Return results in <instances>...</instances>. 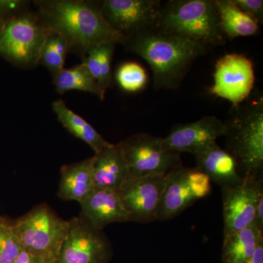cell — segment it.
Instances as JSON below:
<instances>
[{
    "label": "cell",
    "mask_w": 263,
    "mask_h": 263,
    "mask_svg": "<svg viewBox=\"0 0 263 263\" xmlns=\"http://www.w3.org/2000/svg\"><path fill=\"white\" fill-rule=\"evenodd\" d=\"M126 49L150 66L157 90L177 89L193 62L209 50L200 45L152 27L127 38Z\"/></svg>",
    "instance_id": "obj_2"
},
{
    "label": "cell",
    "mask_w": 263,
    "mask_h": 263,
    "mask_svg": "<svg viewBox=\"0 0 263 263\" xmlns=\"http://www.w3.org/2000/svg\"><path fill=\"white\" fill-rule=\"evenodd\" d=\"M247 263H263V240L259 242L253 256Z\"/></svg>",
    "instance_id": "obj_31"
},
{
    "label": "cell",
    "mask_w": 263,
    "mask_h": 263,
    "mask_svg": "<svg viewBox=\"0 0 263 263\" xmlns=\"http://www.w3.org/2000/svg\"><path fill=\"white\" fill-rule=\"evenodd\" d=\"M13 263H49L44 259L32 255V254L28 253L26 251L22 250L20 254H19L18 258L15 259Z\"/></svg>",
    "instance_id": "obj_29"
},
{
    "label": "cell",
    "mask_w": 263,
    "mask_h": 263,
    "mask_svg": "<svg viewBox=\"0 0 263 263\" xmlns=\"http://www.w3.org/2000/svg\"><path fill=\"white\" fill-rule=\"evenodd\" d=\"M162 2L160 0H104L102 13L110 27L126 39L155 27Z\"/></svg>",
    "instance_id": "obj_11"
},
{
    "label": "cell",
    "mask_w": 263,
    "mask_h": 263,
    "mask_svg": "<svg viewBox=\"0 0 263 263\" xmlns=\"http://www.w3.org/2000/svg\"><path fill=\"white\" fill-rule=\"evenodd\" d=\"M223 122L226 150L234 159L240 177H262V95L252 94L243 103L233 106Z\"/></svg>",
    "instance_id": "obj_3"
},
{
    "label": "cell",
    "mask_w": 263,
    "mask_h": 263,
    "mask_svg": "<svg viewBox=\"0 0 263 263\" xmlns=\"http://www.w3.org/2000/svg\"><path fill=\"white\" fill-rule=\"evenodd\" d=\"M119 86L127 92H138L146 87L148 76L146 70L135 62H124L116 74Z\"/></svg>",
    "instance_id": "obj_25"
},
{
    "label": "cell",
    "mask_w": 263,
    "mask_h": 263,
    "mask_svg": "<svg viewBox=\"0 0 263 263\" xmlns=\"http://www.w3.org/2000/svg\"><path fill=\"white\" fill-rule=\"evenodd\" d=\"M187 179L195 200L207 197L212 191V181L209 176L196 167L193 168L187 167Z\"/></svg>",
    "instance_id": "obj_27"
},
{
    "label": "cell",
    "mask_w": 263,
    "mask_h": 263,
    "mask_svg": "<svg viewBox=\"0 0 263 263\" xmlns=\"http://www.w3.org/2000/svg\"><path fill=\"white\" fill-rule=\"evenodd\" d=\"M93 178L95 188L118 191L129 180L125 158L118 144L111 143L94 155Z\"/></svg>",
    "instance_id": "obj_16"
},
{
    "label": "cell",
    "mask_w": 263,
    "mask_h": 263,
    "mask_svg": "<svg viewBox=\"0 0 263 263\" xmlns=\"http://www.w3.org/2000/svg\"><path fill=\"white\" fill-rule=\"evenodd\" d=\"M246 14L253 18L260 26L263 23V1L262 0H234Z\"/></svg>",
    "instance_id": "obj_28"
},
{
    "label": "cell",
    "mask_w": 263,
    "mask_h": 263,
    "mask_svg": "<svg viewBox=\"0 0 263 263\" xmlns=\"http://www.w3.org/2000/svg\"><path fill=\"white\" fill-rule=\"evenodd\" d=\"M13 222L23 250L54 263L68 233L69 221L48 204L41 203Z\"/></svg>",
    "instance_id": "obj_5"
},
{
    "label": "cell",
    "mask_w": 263,
    "mask_h": 263,
    "mask_svg": "<svg viewBox=\"0 0 263 263\" xmlns=\"http://www.w3.org/2000/svg\"><path fill=\"white\" fill-rule=\"evenodd\" d=\"M53 86L59 94L70 91H81L97 95L102 100L105 99V93L100 89L82 62L59 72L53 77Z\"/></svg>",
    "instance_id": "obj_22"
},
{
    "label": "cell",
    "mask_w": 263,
    "mask_h": 263,
    "mask_svg": "<svg viewBox=\"0 0 263 263\" xmlns=\"http://www.w3.org/2000/svg\"><path fill=\"white\" fill-rule=\"evenodd\" d=\"M263 178H245L234 186L221 188L224 237L255 222L256 209L263 194Z\"/></svg>",
    "instance_id": "obj_10"
},
{
    "label": "cell",
    "mask_w": 263,
    "mask_h": 263,
    "mask_svg": "<svg viewBox=\"0 0 263 263\" xmlns=\"http://www.w3.org/2000/svg\"><path fill=\"white\" fill-rule=\"evenodd\" d=\"M34 3L46 28L62 36L69 51L82 59L92 46L107 43L124 45L127 41L104 18L100 2L41 0Z\"/></svg>",
    "instance_id": "obj_1"
},
{
    "label": "cell",
    "mask_w": 263,
    "mask_h": 263,
    "mask_svg": "<svg viewBox=\"0 0 263 263\" xmlns=\"http://www.w3.org/2000/svg\"><path fill=\"white\" fill-rule=\"evenodd\" d=\"M0 221H1V220H0Z\"/></svg>",
    "instance_id": "obj_33"
},
{
    "label": "cell",
    "mask_w": 263,
    "mask_h": 263,
    "mask_svg": "<svg viewBox=\"0 0 263 263\" xmlns=\"http://www.w3.org/2000/svg\"><path fill=\"white\" fill-rule=\"evenodd\" d=\"M262 240L263 230L255 222L238 233L224 237L222 262L247 263Z\"/></svg>",
    "instance_id": "obj_21"
},
{
    "label": "cell",
    "mask_w": 263,
    "mask_h": 263,
    "mask_svg": "<svg viewBox=\"0 0 263 263\" xmlns=\"http://www.w3.org/2000/svg\"><path fill=\"white\" fill-rule=\"evenodd\" d=\"M255 73L252 62L239 53H227L216 62L211 92L238 106L252 94Z\"/></svg>",
    "instance_id": "obj_9"
},
{
    "label": "cell",
    "mask_w": 263,
    "mask_h": 263,
    "mask_svg": "<svg viewBox=\"0 0 263 263\" xmlns=\"http://www.w3.org/2000/svg\"><path fill=\"white\" fill-rule=\"evenodd\" d=\"M255 223L263 230V194L259 196L256 209Z\"/></svg>",
    "instance_id": "obj_30"
},
{
    "label": "cell",
    "mask_w": 263,
    "mask_h": 263,
    "mask_svg": "<svg viewBox=\"0 0 263 263\" xmlns=\"http://www.w3.org/2000/svg\"><path fill=\"white\" fill-rule=\"evenodd\" d=\"M48 33L37 13L26 8L5 22L0 36V55L23 68L36 67Z\"/></svg>",
    "instance_id": "obj_6"
},
{
    "label": "cell",
    "mask_w": 263,
    "mask_h": 263,
    "mask_svg": "<svg viewBox=\"0 0 263 263\" xmlns=\"http://www.w3.org/2000/svg\"><path fill=\"white\" fill-rule=\"evenodd\" d=\"M9 17L0 12V36H1L2 32H3V28H4L5 22Z\"/></svg>",
    "instance_id": "obj_32"
},
{
    "label": "cell",
    "mask_w": 263,
    "mask_h": 263,
    "mask_svg": "<svg viewBox=\"0 0 263 263\" xmlns=\"http://www.w3.org/2000/svg\"><path fill=\"white\" fill-rule=\"evenodd\" d=\"M224 133V122L214 116H206L195 122L176 124L162 138V145L170 152L195 156L216 143V139Z\"/></svg>",
    "instance_id": "obj_13"
},
{
    "label": "cell",
    "mask_w": 263,
    "mask_h": 263,
    "mask_svg": "<svg viewBox=\"0 0 263 263\" xmlns=\"http://www.w3.org/2000/svg\"><path fill=\"white\" fill-rule=\"evenodd\" d=\"M196 167L221 188L234 186L243 181L233 157L215 143L195 155Z\"/></svg>",
    "instance_id": "obj_15"
},
{
    "label": "cell",
    "mask_w": 263,
    "mask_h": 263,
    "mask_svg": "<svg viewBox=\"0 0 263 263\" xmlns=\"http://www.w3.org/2000/svg\"><path fill=\"white\" fill-rule=\"evenodd\" d=\"M166 176L129 179L118 190L129 221L150 223L158 220Z\"/></svg>",
    "instance_id": "obj_12"
},
{
    "label": "cell",
    "mask_w": 263,
    "mask_h": 263,
    "mask_svg": "<svg viewBox=\"0 0 263 263\" xmlns=\"http://www.w3.org/2000/svg\"><path fill=\"white\" fill-rule=\"evenodd\" d=\"M221 32L227 39L255 35L259 25L240 9L234 0H215Z\"/></svg>",
    "instance_id": "obj_20"
},
{
    "label": "cell",
    "mask_w": 263,
    "mask_h": 263,
    "mask_svg": "<svg viewBox=\"0 0 263 263\" xmlns=\"http://www.w3.org/2000/svg\"><path fill=\"white\" fill-rule=\"evenodd\" d=\"M67 52L68 46L65 39L56 32H49L43 45L38 65L44 66L55 77L65 69Z\"/></svg>",
    "instance_id": "obj_24"
},
{
    "label": "cell",
    "mask_w": 263,
    "mask_h": 263,
    "mask_svg": "<svg viewBox=\"0 0 263 263\" xmlns=\"http://www.w3.org/2000/svg\"><path fill=\"white\" fill-rule=\"evenodd\" d=\"M52 109L59 122L71 135L84 142L98 154L111 144L107 141L89 122L71 110L62 100H55Z\"/></svg>",
    "instance_id": "obj_19"
},
{
    "label": "cell",
    "mask_w": 263,
    "mask_h": 263,
    "mask_svg": "<svg viewBox=\"0 0 263 263\" xmlns=\"http://www.w3.org/2000/svg\"><path fill=\"white\" fill-rule=\"evenodd\" d=\"M196 201L189 184L187 167L181 166L165 176L158 220L174 219Z\"/></svg>",
    "instance_id": "obj_17"
},
{
    "label": "cell",
    "mask_w": 263,
    "mask_h": 263,
    "mask_svg": "<svg viewBox=\"0 0 263 263\" xmlns=\"http://www.w3.org/2000/svg\"><path fill=\"white\" fill-rule=\"evenodd\" d=\"M118 144L125 158L129 180L149 176H167L182 165L181 155L166 150L162 138L137 133Z\"/></svg>",
    "instance_id": "obj_7"
},
{
    "label": "cell",
    "mask_w": 263,
    "mask_h": 263,
    "mask_svg": "<svg viewBox=\"0 0 263 263\" xmlns=\"http://www.w3.org/2000/svg\"><path fill=\"white\" fill-rule=\"evenodd\" d=\"M95 157L65 164L60 169L58 197L64 201L82 202L95 189L93 178Z\"/></svg>",
    "instance_id": "obj_18"
},
{
    "label": "cell",
    "mask_w": 263,
    "mask_h": 263,
    "mask_svg": "<svg viewBox=\"0 0 263 263\" xmlns=\"http://www.w3.org/2000/svg\"><path fill=\"white\" fill-rule=\"evenodd\" d=\"M155 27L208 50L226 43L215 0H170L162 3Z\"/></svg>",
    "instance_id": "obj_4"
},
{
    "label": "cell",
    "mask_w": 263,
    "mask_h": 263,
    "mask_svg": "<svg viewBox=\"0 0 263 263\" xmlns=\"http://www.w3.org/2000/svg\"><path fill=\"white\" fill-rule=\"evenodd\" d=\"M80 205L79 216L97 229L103 230L112 223L129 221L116 190L95 188Z\"/></svg>",
    "instance_id": "obj_14"
},
{
    "label": "cell",
    "mask_w": 263,
    "mask_h": 263,
    "mask_svg": "<svg viewBox=\"0 0 263 263\" xmlns=\"http://www.w3.org/2000/svg\"><path fill=\"white\" fill-rule=\"evenodd\" d=\"M115 47V43H112L97 45L90 48L82 59V63L105 93L111 85V62Z\"/></svg>",
    "instance_id": "obj_23"
},
{
    "label": "cell",
    "mask_w": 263,
    "mask_h": 263,
    "mask_svg": "<svg viewBox=\"0 0 263 263\" xmlns=\"http://www.w3.org/2000/svg\"><path fill=\"white\" fill-rule=\"evenodd\" d=\"M22 250L14 222L0 221V263L14 262Z\"/></svg>",
    "instance_id": "obj_26"
},
{
    "label": "cell",
    "mask_w": 263,
    "mask_h": 263,
    "mask_svg": "<svg viewBox=\"0 0 263 263\" xmlns=\"http://www.w3.org/2000/svg\"><path fill=\"white\" fill-rule=\"evenodd\" d=\"M68 233L54 263H107L111 246L103 230L81 216L69 220Z\"/></svg>",
    "instance_id": "obj_8"
}]
</instances>
